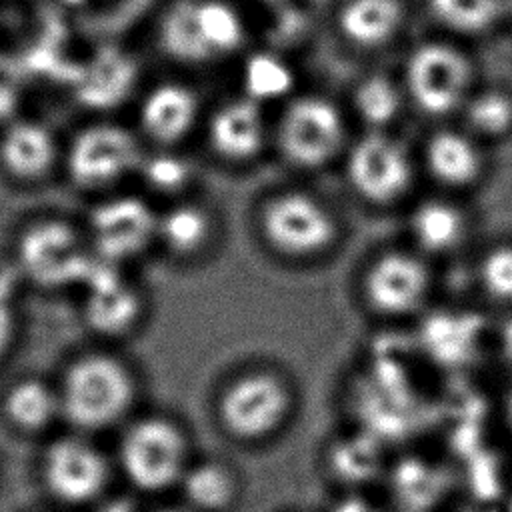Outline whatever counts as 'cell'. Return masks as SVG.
I'll return each instance as SVG.
<instances>
[{"label":"cell","mask_w":512,"mask_h":512,"mask_svg":"<svg viewBox=\"0 0 512 512\" xmlns=\"http://www.w3.org/2000/svg\"><path fill=\"white\" fill-rule=\"evenodd\" d=\"M242 94L266 106L292 98L296 72L286 56L272 50H258L244 58L240 72Z\"/></svg>","instance_id":"obj_25"},{"label":"cell","mask_w":512,"mask_h":512,"mask_svg":"<svg viewBox=\"0 0 512 512\" xmlns=\"http://www.w3.org/2000/svg\"><path fill=\"white\" fill-rule=\"evenodd\" d=\"M216 230L214 212L204 202L188 196L158 212L156 246L176 260H194L212 246Z\"/></svg>","instance_id":"obj_21"},{"label":"cell","mask_w":512,"mask_h":512,"mask_svg":"<svg viewBox=\"0 0 512 512\" xmlns=\"http://www.w3.org/2000/svg\"><path fill=\"white\" fill-rule=\"evenodd\" d=\"M142 136L124 124L96 120L74 132L62 154L68 180L86 192L108 194L132 174L144 158Z\"/></svg>","instance_id":"obj_8"},{"label":"cell","mask_w":512,"mask_h":512,"mask_svg":"<svg viewBox=\"0 0 512 512\" xmlns=\"http://www.w3.org/2000/svg\"><path fill=\"white\" fill-rule=\"evenodd\" d=\"M16 266L42 290L80 288L98 264L86 230L60 216L30 220L16 236Z\"/></svg>","instance_id":"obj_3"},{"label":"cell","mask_w":512,"mask_h":512,"mask_svg":"<svg viewBox=\"0 0 512 512\" xmlns=\"http://www.w3.org/2000/svg\"><path fill=\"white\" fill-rule=\"evenodd\" d=\"M408 246L428 260L456 254L472 234V216L458 196L440 192L416 200L406 214Z\"/></svg>","instance_id":"obj_16"},{"label":"cell","mask_w":512,"mask_h":512,"mask_svg":"<svg viewBox=\"0 0 512 512\" xmlns=\"http://www.w3.org/2000/svg\"><path fill=\"white\" fill-rule=\"evenodd\" d=\"M292 408V390L278 372L250 370L236 376L220 396L222 424L240 438L276 430Z\"/></svg>","instance_id":"obj_11"},{"label":"cell","mask_w":512,"mask_h":512,"mask_svg":"<svg viewBox=\"0 0 512 512\" xmlns=\"http://www.w3.org/2000/svg\"><path fill=\"white\" fill-rule=\"evenodd\" d=\"M418 158L392 130H362L342 156L350 192L366 206L390 208L406 200L418 174Z\"/></svg>","instance_id":"obj_6"},{"label":"cell","mask_w":512,"mask_h":512,"mask_svg":"<svg viewBox=\"0 0 512 512\" xmlns=\"http://www.w3.org/2000/svg\"><path fill=\"white\" fill-rule=\"evenodd\" d=\"M502 4H504V20L512 24V0H502Z\"/></svg>","instance_id":"obj_37"},{"label":"cell","mask_w":512,"mask_h":512,"mask_svg":"<svg viewBox=\"0 0 512 512\" xmlns=\"http://www.w3.org/2000/svg\"><path fill=\"white\" fill-rule=\"evenodd\" d=\"M200 120V98L184 82L168 80L150 86L138 104L142 140L156 148H174L184 142Z\"/></svg>","instance_id":"obj_17"},{"label":"cell","mask_w":512,"mask_h":512,"mask_svg":"<svg viewBox=\"0 0 512 512\" xmlns=\"http://www.w3.org/2000/svg\"><path fill=\"white\" fill-rule=\"evenodd\" d=\"M104 476L100 454L80 440H58L46 454V482L62 500H90L102 488Z\"/></svg>","instance_id":"obj_20"},{"label":"cell","mask_w":512,"mask_h":512,"mask_svg":"<svg viewBox=\"0 0 512 512\" xmlns=\"http://www.w3.org/2000/svg\"><path fill=\"white\" fill-rule=\"evenodd\" d=\"M358 288L364 306L374 316L386 320L414 316L432 296V260L412 246L384 248L366 262Z\"/></svg>","instance_id":"obj_9"},{"label":"cell","mask_w":512,"mask_h":512,"mask_svg":"<svg viewBox=\"0 0 512 512\" xmlns=\"http://www.w3.org/2000/svg\"><path fill=\"white\" fill-rule=\"evenodd\" d=\"M84 230L100 262L124 268L156 246L158 210L138 194L108 192L90 208Z\"/></svg>","instance_id":"obj_10"},{"label":"cell","mask_w":512,"mask_h":512,"mask_svg":"<svg viewBox=\"0 0 512 512\" xmlns=\"http://www.w3.org/2000/svg\"><path fill=\"white\" fill-rule=\"evenodd\" d=\"M272 140L286 164L298 170H322L342 160L350 136L346 112L328 96L296 94L276 118Z\"/></svg>","instance_id":"obj_5"},{"label":"cell","mask_w":512,"mask_h":512,"mask_svg":"<svg viewBox=\"0 0 512 512\" xmlns=\"http://www.w3.org/2000/svg\"><path fill=\"white\" fill-rule=\"evenodd\" d=\"M26 72L20 62L0 52V128L18 118V106L24 96Z\"/></svg>","instance_id":"obj_33"},{"label":"cell","mask_w":512,"mask_h":512,"mask_svg":"<svg viewBox=\"0 0 512 512\" xmlns=\"http://www.w3.org/2000/svg\"><path fill=\"white\" fill-rule=\"evenodd\" d=\"M406 108L410 104L400 76L366 72L350 90V110L362 130H392Z\"/></svg>","instance_id":"obj_22"},{"label":"cell","mask_w":512,"mask_h":512,"mask_svg":"<svg viewBox=\"0 0 512 512\" xmlns=\"http://www.w3.org/2000/svg\"><path fill=\"white\" fill-rule=\"evenodd\" d=\"M4 410L20 428H42L56 416V412H60L58 390L50 388L40 378H20L8 388L4 396Z\"/></svg>","instance_id":"obj_28"},{"label":"cell","mask_w":512,"mask_h":512,"mask_svg":"<svg viewBox=\"0 0 512 512\" xmlns=\"http://www.w3.org/2000/svg\"><path fill=\"white\" fill-rule=\"evenodd\" d=\"M64 148L50 126L36 118H14L0 132V168L20 184L44 180L62 162Z\"/></svg>","instance_id":"obj_18"},{"label":"cell","mask_w":512,"mask_h":512,"mask_svg":"<svg viewBox=\"0 0 512 512\" xmlns=\"http://www.w3.org/2000/svg\"><path fill=\"white\" fill-rule=\"evenodd\" d=\"M334 24L348 46L376 52L402 34L406 6L402 0H344L336 10Z\"/></svg>","instance_id":"obj_19"},{"label":"cell","mask_w":512,"mask_h":512,"mask_svg":"<svg viewBox=\"0 0 512 512\" xmlns=\"http://www.w3.org/2000/svg\"><path fill=\"white\" fill-rule=\"evenodd\" d=\"M436 24L460 38H476L504 20L502 0H426Z\"/></svg>","instance_id":"obj_26"},{"label":"cell","mask_w":512,"mask_h":512,"mask_svg":"<svg viewBox=\"0 0 512 512\" xmlns=\"http://www.w3.org/2000/svg\"><path fill=\"white\" fill-rule=\"evenodd\" d=\"M328 464L336 480L346 484L350 492H360L378 478H386L390 466L382 444L372 434H352L336 440Z\"/></svg>","instance_id":"obj_23"},{"label":"cell","mask_w":512,"mask_h":512,"mask_svg":"<svg viewBox=\"0 0 512 512\" xmlns=\"http://www.w3.org/2000/svg\"><path fill=\"white\" fill-rule=\"evenodd\" d=\"M332 512H386V508L372 502L362 492H350L334 504Z\"/></svg>","instance_id":"obj_35"},{"label":"cell","mask_w":512,"mask_h":512,"mask_svg":"<svg viewBox=\"0 0 512 512\" xmlns=\"http://www.w3.org/2000/svg\"><path fill=\"white\" fill-rule=\"evenodd\" d=\"M18 336V312L12 300L0 292V360L12 350Z\"/></svg>","instance_id":"obj_34"},{"label":"cell","mask_w":512,"mask_h":512,"mask_svg":"<svg viewBox=\"0 0 512 512\" xmlns=\"http://www.w3.org/2000/svg\"><path fill=\"white\" fill-rule=\"evenodd\" d=\"M60 412L80 428H104L132 404L134 376L128 364L102 350L76 356L62 372Z\"/></svg>","instance_id":"obj_7"},{"label":"cell","mask_w":512,"mask_h":512,"mask_svg":"<svg viewBox=\"0 0 512 512\" xmlns=\"http://www.w3.org/2000/svg\"><path fill=\"white\" fill-rule=\"evenodd\" d=\"M184 492L196 506L222 508L232 496V478L218 464H202L186 474Z\"/></svg>","instance_id":"obj_32"},{"label":"cell","mask_w":512,"mask_h":512,"mask_svg":"<svg viewBox=\"0 0 512 512\" xmlns=\"http://www.w3.org/2000/svg\"><path fill=\"white\" fill-rule=\"evenodd\" d=\"M400 82L410 108L430 120L458 118L476 90L474 58L452 40H424L404 58Z\"/></svg>","instance_id":"obj_1"},{"label":"cell","mask_w":512,"mask_h":512,"mask_svg":"<svg viewBox=\"0 0 512 512\" xmlns=\"http://www.w3.org/2000/svg\"><path fill=\"white\" fill-rule=\"evenodd\" d=\"M270 140L272 128L266 118V106L244 94L220 102L206 120V142L228 164L256 160Z\"/></svg>","instance_id":"obj_15"},{"label":"cell","mask_w":512,"mask_h":512,"mask_svg":"<svg viewBox=\"0 0 512 512\" xmlns=\"http://www.w3.org/2000/svg\"><path fill=\"white\" fill-rule=\"evenodd\" d=\"M258 232L274 254L304 262L330 252L342 236V226L326 200L302 188H286L260 204Z\"/></svg>","instance_id":"obj_4"},{"label":"cell","mask_w":512,"mask_h":512,"mask_svg":"<svg viewBox=\"0 0 512 512\" xmlns=\"http://www.w3.org/2000/svg\"><path fill=\"white\" fill-rule=\"evenodd\" d=\"M474 280L482 296L500 306H512V240L486 246L474 264Z\"/></svg>","instance_id":"obj_31"},{"label":"cell","mask_w":512,"mask_h":512,"mask_svg":"<svg viewBox=\"0 0 512 512\" xmlns=\"http://www.w3.org/2000/svg\"><path fill=\"white\" fill-rule=\"evenodd\" d=\"M458 512H512L508 508H502V506H496V504H490V502H474V504H466L462 506Z\"/></svg>","instance_id":"obj_36"},{"label":"cell","mask_w":512,"mask_h":512,"mask_svg":"<svg viewBox=\"0 0 512 512\" xmlns=\"http://www.w3.org/2000/svg\"><path fill=\"white\" fill-rule=\"evenodd\" d=\"M132 76V64L124 54H98L96 60L78 74V96H82L86 102H96L94 106L110 100L114 102L124 88L130 86Z\"/></svg>","instance_id":"obj_30"},{"label":"cell","mask_w":512,"mask_h":512,"mask_svg":"<svg viewBox=\"0 0 512 512\" xmlns=\"http://www.w3.org/2000/svg\"><path fill=\"white\" fill-rule=\"evenodd\" d=\"M458 124L486 146L512 138V88L478 84L460 110Z\"/></svg>","instance_id":"obj_24"},{"label":"cell","mask_w":512,"mask_h":512,"mask_svg":"<svg viewBox=\"0 0 512 512\" xmlns=\"http://www.w3.org/2000/svg\"><path fill=\"white\" fill-rule=\"evenodd\" d=\"M104 512H128L124 504H112V508H106Z\"/></svg>","instance_id":"obj_38"},{"label":"cell","mask_w":512,"mask_h":512,"mask_svg":"<svg viewBox=\"0 0 512 512\" xmlns=\"http://www.w3.org/2000/svg\"><path fill=\"white\" fill-rule=\"evenodd\" d=\"M138 176L148 190L174 202L188 198L196 172L184 156L174 152V148H156V152L144 154Z\"/></svg>","instance_id":"obj_29"},{"label":"cell","mask_w":512,"mask_h":512,"mask_svg":"<svg viewBox=\"0 0 512 512\" xmlns=\"http://www.w3.org/2000/svg\"><path fill=\"white\" fill-rule=\"evenodd\" d=\"M156 36L170 58L204 64L236 54L246 24L230 0H170L160 12Z\"/></svg>","instance_id":"obj_2"},{"label":"cell","mask_w":512,"mask_h":512,"mask_svg":"<svg viewBox=\"0 0 512 512\" xmlns=\"http://www.w3.org/2000/svg\"><path fill=\"white\" fill-rule=\"evenodd\" d=\"M386 478L392 482V492L404 512H426L444 492V476L432 464L408 458L396 466H388Z\"/></svg>","instance_id":"obj_27"},{"label":"cell","mask_w":512,"mask_h":512,"mask_svg":"<svg viewBox=\"0 0 512 512\" xmlns=\"http://www.w3.org/2000/svg\"><path fill=\"white\" fill-rule=\"evenodd\" d=\"M80 290L82 320L86 328L100 338H124L144 320L146 298L120 266L98 260Z\"/></svg>","instance_id":"obj_12"},{"label":"cell","mask_w":512,"mask_h":512,"mask_svg":"<svg viewBox=\"0 0 512 512\" xmlns=\"http://www.w3.org/2000/svg\"><path fill=\"white\" fill-rule=\"evenodd\" d=\"M122 462L140 488H166L182 472L184 438L174 424L162 418L140 420L124 436Z\"/></svg>","instance_id":"obj_14"},{"label":"cell","mask_w":512,"mask_h":512,"mask_svg":"<svg viewBox=\"0 0 512 512\" xmlns=\"http://www.w3.org/2000/svg\"><path fill=\"white\" fill-rule=\"evenodd\" d=\"M426 176L448 194H464L478 188L488 176V146L460 124L432 130L418 156Z\"/></svg>","instance_id":"obj_13"}]
</instances>
